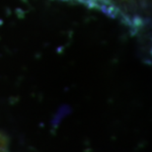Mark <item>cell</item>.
Returning <instances> with one entry per match:
<instances>
[{"instance_id":"1","label":"cell","mask_w":152,"mask_h":152,"mask_svg":"<svg viewBox=\"0 0 152 152\" xmlns=\"http://www.w3.org/2000/svg\"><path fill=\"white\" fill-rule=\"evenodd\" d=\"M76 1L86 4L90 7L99 8L103 11L109 12V13L115 12V6L112 3V0H76Z\"/></svg>"},{"instance_id":"2","label":"cell","mask_w":152,"mask_h":152,"mask_svg":"<svg viewBox=\"0 0 152 152\" xmlns=\"http://www.w3.org/2000/svg\"><path fill=\"white\" fill-rule=\"evenodd\" d=\"M0 152H8V143L6 137L0 133Z\"/></svg>"}]
</instances>
